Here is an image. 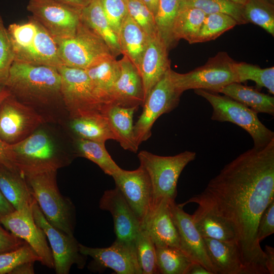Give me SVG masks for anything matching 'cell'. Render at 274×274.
Here are the masks:
<instances>
[{"instance_id": "1", "label": "cell", "mask_w": 274, "mask_h": 274, "mask_svg": "<svg viewBox=\"0 0 274 274\" xmlns=\"http://www.w3.org/2000/svg\"><path fill=\"white\" fill-rule=\"evenodd\" d=\"M274 199V140L254 147L225 165L204 190L184 203H195L232 227L245 274L268 273L257 239L260 217Z\"/></svg>"}, {"instance_id": "2", "label": "cell", "mask_w": 274, "mask_h": 274, "mask_svg": "<svg viewBox=\"0 0 274 274\" xmlns=\"http://www.w3.org/2000/svg\"><path fill=\"white\" fill-rule=\"evenodd\" d=\"M4 86L17 100L45 122L62 125L68 117L57 67L14 61Z\"/></svg>"}, {"instance_id": "3", "label": "cell", "mask_w": 274, "mask_h": 274, "mask_svg": "<svg viewBox=\"0 0 274 274\" xmlns=\"http://www.w3.org/2000/svg\"><path fill=\"white\" fill-rule=\"evenodd\" d=\"M17 167L23 176L57 170L76 158L72 139L58 124L44 122L27 138L11 145Z\"/></svg>"}, {"instance_id": "4", "label": "cell", "mask_w": 274, "mask_h": 274, "mask_svg": "<svg viewBox=\"0 0 274 274\" xmlns=\"http://www.w3.org/2000/svg\"><path fill=\"white\" fill-rule=\"evenodd\" d=\"M7 30L14 53V61L56 67L62 65L57 42L32 16L25 23L9 25Z\"/></svg>"}, {"instance_id": "5", "label": "cell", "mask_w": 274, "mask_h": 274, "mask_svg": "<svg viewBox=\"0 0 274 274\" xmlns=\"http://www.w3.org/2000/svg\"><path fill=\"white\" fill-rule=\"evenodd\" d=\"M56 175V170H49L24 177L32 196L49 223L66 233L74 234L75 207L70 198L60 192Z\"/></svg>"}, {"instance_id": "6", "label": "cell", "mask_w": 274, "mask_h": 274, "mask_svg": "<svg viewBox=\"0 0 274 274\" xmlns=\"http://www.w3.org/2000/svg\"><path fill=\"white\" fill-rule=\"evenodd\" d=\"M196 156L195 152L190 151L168 156L155 155L145 150L139 153L140 165L147 172L152 186V208L164 199L175 200L180 175Z\"/></svg>"}, {"instance_id": "7", "label": "cell", "mask_w": 274, "mask_h": 274, "mask_svg": "<svg viewBox=\"0 0 274 274\" xmlns=\"http://www.w3.org/2000/svg\"><path fill=\"white\" fill-rule=\"evenodd\" d=\"M194 92L205 98L213 108L211 119L229 122L245 130L251 135L255 148H261L274 140V132L259 119L257 113L226 95L216 92L195 89Z\"/></svg>"}, {"instance_id": "8", "label": "cell", "mask_w": 274, "mask_h": 274, "mask_svg": "<svg viewBox=\"0 0 274 274\" xmlns=\"http://www.w3.org/2000/svg\"><path fill=\"white\" fill-rule=\"evenodd\" d=\"M226 52L210 58L203 65L186 73L175 72L169 75L176 89L181 93L189 89H203L216 93L226 85L237 82L233 63Z\"/></svg>"}, {"instance_id": "9", "label": "cell", "mask_w": 274, "mask_h": 274, "mask_svg": "<svg viewBox=\"0 0 274 274\" xmlns=\"http://www.w3.org/2000/svg\"><path fill=\"white\" fill-rule=\"evenodd\" d=\"M57 45L62 65L67 67L86 70L114 57L105 41L82 21L73 36Z\"/></svg>"}, {"instance_id": "10", "label": "cell", "mask_w": 274, "mask_h": 274, "mask_svg": "<svg viewBox=\"0 0 274 274\" xmlns=\"http://www.w3.org/2000/svg\"><path fill=\"white\" fill-rule=\"evenodd\" d=\"M61 93L70 117L102 113L103 106L96 98L85 70L61 65Z\"/></svg>"}, {"instance_id": "11", "label": "cell", "mask_w": 274, "mask_h": 274, "mask_svg": "<svg viewBox=\"0 0 274 274\" xmlns=\"http://www.w3.org/2000/svg\"><path fill=\"white\" fill-rule=\"evenodd\" d=\"M169 70L151 89L143 105V111L133 126L135 141L140 146L151 135V129L156 120L168 113L179 105L181 95L169 75Z\"/></svg>"}, {"instance_id": "12", "label": "cell", "mask_w": 274, "mask_h": 274, "mask_svg": "<svg viewBox=\"0 0 274 274\" xmlns=\"http://www.w3.org/2000/svg\"><path fill=\"white\" fill-rule=\"evenodd\" d=\"M31 208L36 223L44 231L51 246L56 273L68 274L73 265L80 269L84 268L86 256L80 253L79 243L74 234L66 233L50 224L35 199Z\"/></svg>"}, {"instance_id": "13", "label": "cell", "mask_w": 274, "mask_h": 274, "mask_svg": "<svg viewBox=\"0 0 274 274\" xmlns=\"http://www.w3.org/2000/svg\"><path fill=\"white\" fill-rule=\"evenodd\" d=\"M27 10L57 43L73 36L82 21L81 11L55 0H29Z\"/></svg>"}, {"instance_id": "14", "label": "cell", "mask_w": 274, "mask_h": 274, "mask_svg": "<svg viewBox=\"0 0 274 274\" xmlns=\"http://www.w3.org/2000/svg\"><path fill=\"white\" fill-rule=\"evenodd\" d=\"M44 122L36 112L10 93L0 104V139L10 145L24 140Z\"/></svg>"}, {"instance_id": "15", "label": "cell", "mask_w": 274, "mask_h": 274, "mask_svg": "<svg viewBox=\"0 0 274 274\" xmlns=\"http://www.w3.org/2000/svg\"><path fill=\"white\" fill-rule=\"evenodd\" d=\"M0 223L16 237L23 239L36 253L40 262L49 268H54V261L47 236L36 223L32 208L15 210L0 219Z\"/></svg>"}, {"instance_id": "16", "label": "cell", "mask_w": 274, "mask_h": 274, "mask_svg": "<svg viewBox=\"0 0 274 274\" xmlns=\"http://www.w3.org/2000/svg\"><path fill=\"white\" fill-rule=\"evenodd\" d=\"M80 253L93 259L90 268H109L118 274H142L135 246L115 241L110 247L92 248L79 244Z\"/></svg>"}, {"instance_id": "17", "label": "cell", "mask_w": 274, "mask_h": 274, "mask_svg": "<svg viewBox=\"0 0 274 274\" xmlns=\"http://www.w3.org/2000/svg\"><path fill=\"white\" fill-rule=\"evenodd\" d=\"M112 177L141 225L152 207V189L147 172L140 165L133 170L121 168Z\"/></svg>"}, {"instance_id": "18", "label": "cell", "mask_w": 274, "mask_h": 274, "mask_svg": "<svg viewBox=\"0 0 274 274\" xmlns=\"http://www.w3.org/2000/svg\"><path fill=\"white\" fill-rule=\"evenodd\" d=\"M99 207L111 214L116 234L115 241L135 246L141 224L117 187L106 190L100 199Z\"/></svg>"}, {"instance_id": "19", "label": "cell", "mask_w": 274, "mask_h": 274, "mask_svg": "<svg viewBox=\"0 0 274 274\" xmlns=\"http://www.w3.org/2000/svg\"><path fill=\"white\" fill-rule=\"evenodd\" d=\"M169 208L178 231L181 249L194 261L202 265L212 274H215L203 238L195 227L191 215L176 204L175 200L170 201Z\"/></svg>"}, {"instance_id": "20", "label": "cell", "mask_w": 274, "mask_h": 274, "mask_svg": "<svg viewBox=\"0 0 274 274\" xmlns=\"http://www.w3.org/2000/svg\"><path fill=\"white\" fill-rule=\"evenodd\" d=\"M118 61L120 73L113 89L110 104L138 109L145 99L142 77L126 56L123 55Z\"/></svg>"}, {"instance_id": "21", "label": "cell", "mask_w": 274, "mask_h": 274, "mask_svg": "<svg viewBox=\"0 0 274 274\" xmlns=\"http://www.w3.org/2000/svg\"><path fill=\"white\" fill-rule=\"evenodd\" d=\"M170 201L164 199L153 206L141 227L147 231L156 247L181 249L178 231L170 211Z\"/></svg>"}, {"instance_id": "22", "label": "cell", "mask_w": 274, "mask_h": 274, "mask_svg": "<svg viewBox=\"0 0 274 274\" xmlns=\"http://www.w3.org/2000/svg\"><path fill=\"white\" fill-rule=\"evenodd\" d=\"M168 52L158 35L149 37L139 69L143 82L145 99L153 87L170 68Z\"/></svg>"}, {"instance_id": "23", "label": "cell", "mask_w": 274, "mask_h": 274, "mask_svg": "<svg viewBox=\"0 0 274 274\" xmlns=\"http://www.w3.org/2000/svg\"><path fill=\"white\" fill-rule=\"evenodd\" d=\"M72 139H82L105 143L116 141L107 117L102 113L77 117H68L61 125Z\"/></svg>"}, {"instance_id": "24", "label": "cell", "mask_w": 274, "mask_h": 274, "mask_svg": "<svg viewBox=\"0 0 274 274\" xmlns=\"http://www.w3.org/2000/svg\"><path fill=\"white\" fill-rule=\"evenodd\" d=\"M215 274H245L236 243L203 238Z\"/></svg>"}, {"instance_id": "25", "label": "cell", "mask_w": 274, "mask_h": 274, "mask_svg": "<svg viewBox=\"0 0 274 274\" xmlns=\"http://www.w3.org/2000/svg\"><path fill=\"white\" fill-rule=\"evenodd\" d=\"M137 109L109 104L103 106L102 111L108 119L116 141L123 149L134 153L139 147L134 138L133 124V115Z\"/></svg>"}, {"instance_id": "26", "label": "cell", "mask_w": 274, "mask_h": 274, "mask_svg": "<svg viewBox=\"0 0 274 274\" xmlns=\"http://www.w3.org/2000/svg\"><path fill=\"white\" fill-rule=\"evenodd\" d=\"M0 190L15 210L31 209L35 199L24 176L1 163Z\"/></svg>"}, {"instance_id": "27", "label": "cell", "mask_w": 274, "mask_h": 274, "mask_svg": "<svg viewBox=\"0 0 274 274\" xmlns=\"http://www.w3.org/2000/svg\"><path fill=\"white\" fill-rule=\"evenodd\" d=\"M85 70L99 101L103 106L110 104L113 89L120 73L118 60L112 57Z\"/></svg>"}, {"instance_id": "28", "label": "cell", "mask_w": 274, "mask_h": 274, "mask_svg": "<svg viewBox=\"0 0 274 274\" xmlns=\"http://www.w3.org/2000/svg\"><path fill=\"white\" fill-rule=\"evenodd\" d=\"M121 53L139 71L149 37L128 14L118 34Z\"/></svg>"}, {"instance_id": "29", "label": "cell", "mask_w": 274, "mask_h": 274, "mask_svg": "<svg viewBox=\"0 0 274 274\" xmlns=\"http://www.w3.org/2000/svg\"><path fill=\"white\" fill-rule=\"evenodd\" d=\"M191 216L195 227L203 238L236 244V234L232 227L219 215L198 206Z\"/></svg>"}, {"instance_id": "30", "label": "cell", "mask_w": 274, "mask_h": 274, "mask_svg": "<svg viewBox=\"0 0 274 274\" xmlns=\"http://www.w3.org/2000/svg\"><path fill=\"white\" fill-rule=\"evenodd\" d=\"M82 21L106 43L112 55L122 54L119 37L109 24L99 0H93L81 12Z\"/></svg>"}, {"instance_id": "31", "label": "cell", "mask_w": 274, "mask_h": 274, "mask_svg": "<svg viewBox=\"0 0 274 274\" xmlns=\"http://www.w3.org/2000/svg\"><path fill=\"white\" fill-rule=\"evenodd\" d=\"M223 93L237 102L259 113L274 115V97L239 83L233 82L221 88Z\"/></svg>"}, {"instance_id": "32", "label": "cell", "mask_w": 274, "mask_h": 274, "mask_svg": "<svg viewBox=\"0 0 274 274\" xmlns=\"http://www.w3.org/2000/svg\"><path fill=\"white\" fill-rule=\"evenodd\" d=\"M72 139L77 158L83 157L91 161L111 177L121 170L107 151L105 143L82 139Z\"/></svg>"}, {"instance_id": "33", "label": "cell", "mask_w": 274, "mask_h": 274, "mask_svg": "<svg viewBox=\"0 0 274 274\" xmlns=\"http://www.w3.org/2000/svg\"><path fill=\"white\" fill-rule=\"evenodd\" d=\"M207 14L192 7H180L174 27L173 36L177 43L180 39L194 44Z\"/></svg>"}, {"instance_id": "34", "label": "cell", "mask_w": 274, "mask_h": 274, "mask_svg": "<svg viewBox=\"0 0 274 274\" xmlns=\"http://www.w3.org/2000/svg\"><path fill=\"white\" fill-rule=\"evenodd\" d=\"M181 0H160L154 16L158 33L168 51L177 43L173 36L174 23Z\"/></svg>"}, {"instance_id": "35", "label": "cell", "mask_w": 274, "mask_h": 274, "mask_svg": "<svg viewBox=\"0 0 274 274\" xmlns=\"http://www.w3.org/2000/svg\"><path fill=\"white\" fill-rule=\"evenodd\" d=\"M159 273L187 274L194 261L181 249L171 247H156Z\"/></svg>"}, {"instance_id": "36", "label": "cell", "mask_w": 274, "mask_h": 274, "mask_svg": "<svg viewBox=\"0 0 274 274\" xmlns=\"http://www.w3.org/2000/svg\"><path fill=\"white\" fill-rule=\"evenodd\" d=\"M180 7L196 8L207 15L224 14L232 17L238 25L247 23L244 15L243 5L230 0H181Z\"/></svg>"}, {"instance_id": "37", "label": "cell", "mask_w": 274, "mask_h": 274, "mask_svg": "<svg viewBox=\"0 0 274 274\" xmlns=\"http://www.w3.org/2000/svg\"><path fill=\"white\" fill-rule=\"evenodd\" d=\"M245 18L274 36V5L267 0H247L243 5Z\"/></svg>"}, {"instance_id": "38", "label": "cell", "mask_w": 274, "mask_h": 274, "mask_svg": "<svg viewBox=\"0 0 274 274\" xmlns=\"http://www.w3.org/2000/svg\"><path fill=\"white\" fill-rule=\"evenodd\" d=\"M233 67L237 83L248 80L255 82L258 88L265 87L272 94H274V67L262 68L259 66L244 62L234 61Z\"/></svg>"}, {"instance_id": "39", "label": "cell", "mask_w": 274, "mask_h": 274, "mask_svg": "<svg viewBox=\"0 0 274 274\" xmlns=\"http://www.w3.org/2000/svg\"><path fill=\"white\" fill-rule=\"evenodd\" d=\"M237 24L230 16L220 13L206 15L195 43L215 40Z\"/></svg>"}, {"instance_id": "40", "label": "cell", "mask_w": 274, "mask_h": 274, "mask_svg": "<svg viewBox=\"0 0 274 274\" xmlns=\"http://www.w3.org/2000/svg\"><path fill=\"white\" fill-rule=\"evenodd\" d=\"M135 248L142 274L159 273L156 247L148 233L141 227L136 239Z\"/></svg>"}, {"instance_id": "41", "label": "cell", "mask_w": 274, "mask_h": 274, "mask_svg": "<svg viewBox=\"0 0 274 274\" xmlns=\"http://www.w3.org/2000/svg\"><path fill=\"white\" fill-rule=\"evenodd\" d=\"M40 258L27 243L16 249L0 253V274L11 273L18 265Z\"/></svg>"}, {"instance_id": "42", "label": "cell", "mask_w": 274, "mask_h": 274, "mask_svg": "<svg viewBox=\"0 0 274 274\" xmlns=\"http://www.w3.org/2000/svg\"><path fill=\"white\" fill-rule=\"evenodd\" d=\"M128 13L149 37L158 35L155 17L141 0H126Z\"/></svg>"}, {"instance_id": "43", "label": "cell", "mask_w": 274, "mask_h": 274, "mask_svg": "<svg viewBox=\"0 0 274 274\" xmlns=\"http://www.w3.org/2000/svg\"><path fill=\"white\" fill-rule=\"evenodd\" d=\"M14 60V53L7 28L0 15V85H5Z\"/></svg>"}, {"instance_id": "44", "label": "cell", "mask_w": 274, "mask_h": 274, "mask_svg": "<svg viewBox=\"0 0 274 274\" xmlns=\"http://www.w3.org/2000/svg\"><path fill=\"white\" fill-rule=\"evenodd\" d=\"M103 12L111 26L118 35L127 16L128 9L125 0H99Z\"/></svg>"}, {"instance_id": "45", "label": "cell", "mask_w": 274, "mask_h": 274, "mask_svg": "<svg viewBox=\"0 0 274 274\" xmlns=\"http://www.w3.org/2000/svg\"><path fill=\"white\" fill-rule=\"evenodd\" d=\"M274 232V199L261 215L257 229V239L260 243Z\"/></svg>"}, {"instance_id": "46", "label": "cell", "mask_w": 274, "mask_h": 274, "mask_svg": "<svg viewBox=\"0 0 274 274\" xmlns=\"http://www.w3.org/2000/svg\"><path fill=\"white\" fill-rule=\"evenodd\" d=\"M26 243L4 229L0 223V253L16 249Z\"/></svg>"}, {"instance_id": "47", "label": "cell", "mask_w": 274, "mask_h": 274, "mask_svg": "<svg viewBox=\"0 0 274 274\" xmlns=\"http://www.w3.org/2000/svg\"><path fill=\"white\" fill-rule=\"evenodd\" d=\"M0 163L11 170L20 174L18 170L11 145H10L0 139Z\"/></svg>"}, {"instance_id": "48", "label": "cell", "mask_w": 274, "mask_h": 274, "mask_svg": "<svg viewBox=\"0 0 274 274\" xmlns=\"http://www.w3.org/2000/svg\"><path fill=\"white\" fill-rule=\"evenodd\" d=\"M264 253V263L268 274L274 273V248L266 245Z\"/></svg>"}, {"instance_id": "49", "label": "cell", "mask_w": 274, "mask_h": 274, "mask_svg": "<svg viewBox=\"0 0 274 274\" xmlns=\"http://www.w3.org/2000/svg\"><path fill=\"white\" fill-rule=\"evenodd\" d=\"M71 8L81 11L93 0H55Z\"/></svg>"}, {"instance_id": "50", "label": "cell", "mask_w": 274, "mask_h": 274, "mask_svg": "<svg viewBox=\"0 0 274 274\" xmlns=\"http://www.w3.org/2000/svg\"><path fill=\"white\" fill-rule=\"evenodd\" d=\"M35 262H27L17 266L11 274H33L34 263Z\"/></svg>"}, {"instance_id": "51", "label": "cell", "mask_w": 274, "mask_h": 274, "mask_svg": "<svg viewBox=\"0 0 274 274\" xmlns=\"http://www.w3.org/2000/svg\"><path fill=\"white\" fill-rule=\"evenodd\" d=\"M15 210V209L6 199L0 190V219Z\"/></svg>"}, {"instance_id": "52", "label": "cell", "mask_w": 274, "mask_h": 274, "mask_svg": "<svg viewBox=\"0 0 274 274\" xmlns=\"http://www.w3.org/2000/svg\"><path fill=\"white\" fill-rule=\"evenodd\" d=\"M187 274H212L200 264L194 262L190 266Z\"/></svg>"}, {"instance_id": "53", "label": "cell", "mask_w": 274, "mask_h": 274, "mask_svg": "<svg viewBox=\"0 0 274 274\" xmlns=\"http://www.w3.org/2000/svg\"><path fill=\"white\" fill-rule=\"evenodd\" d=\"M149 10L155 15L160 0H141Z\"/></svg>"}, {"instance_id": "54", "label": "cell", "mask_w": 274, "mask_h": 274, "mask_svg": "<svg viewBox=\"0 0 274 274\" xmlns=\"http://www.w3.org/2000/svg\"><path fill=\"white\" fill-rule=\"evenodd\" d=\"M9 92L4 85H0V104L4 98L9 94Z\"/></svg>"}, {"instance_id": "55", "label": "cell", "mask_w": 274, "mask_h": 274, "mask_svg": "<svg viewBox=\"0 0 274 274\" xmlns=\"http://www.w3.org/2000/svg\"><path fill=\"white\" fill-rule=\"evenodd\" d=\"M235 3L244 5L247 1V0H230Z\"/></svg>"}, {"instance_id": "56", "label": "cell", "mask_w": 274, "mask_h": 274, "mask_svg": "<svg viewBox=\"0 0 274 274\" xmlns=\"http://www.w3.org/2000/svg\"><path fill=\"white\" fill-rule=\"evenodd\" d=\"M267 1H270V2H274V0H267Z\"/></svg>"}, {"instance_id": "57", "label": "cell", "mask_w": 274, "mask_h": 274, "mask_svg": "<svg viewBox=\"0 0 274 274\" xmlns=\"http://www.w3.org/2000/svg\"><path fill=\"white\" fill-rule=\"evenodd\" d=\"M126 1V0H125Z\"/></svg>"}]
</instances>
